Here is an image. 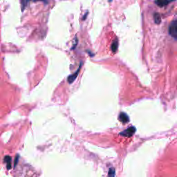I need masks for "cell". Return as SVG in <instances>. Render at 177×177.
I'll use <instances>...</instances> for the list:
<instances>
[{
	"instance_id": "cell-8",
	"label": "cell",
	"mask_w": 177,
	"mask_h": 177,
	"mask_svg": "<svg viewBox=\"0 0 177 177\" xmlns=\"http://www.w3.org/2000/svg\"><path fill=\"white\" fill-rule=\"evenodd\" d=\"M170 3V1H156V4L159 6H166L168 4Z\"/></svg>"
},
{
	"instance_id": "cell-9",
	"label": "cell",
	"mask_w": 177,
	"mask_h": 177,
	"mask_svg": "<svg viewBox=\"0 0 177 177\" xmlns=\"http://www.w3.org/2000/svg\"><path fill=\"white\" fill-rule=\"evenodd\" d=\"M115 176V170L114 168H110L109 171V177H114Z\"/></svg>"
},
{
	"instance_id": "cell-3",
	"label": "cell",
	"mask_w": 177,
	"mask_h": 177,
	"mask_svg": "<svg viewBox=\"0 0 177 177\" xmlns=\"http://www.w3.org/2000/svg\"><path fill=\"white\" fill-rule=\"evenodd\" d=\"M80 69H81V64L80 65V67L78 68V69L76 71V73H74L73 74H72V75L69 76V77H68V82H69V84H72L74 82V80L76 79V78H77V76H78V74H79V71Z\"/></svg>"
},
{
	"instance_id": "cell-2",
	"label": "cell",
	"mask_w": 177,
	"mask_h": 177,
	"mask_svg": "<svg viewBox=\"0 0 177 177\" xmlns=\"http://www.w3.org/2000/svg\"><path fill=\"white\" fill-rule=\"evenodd\" d=\"M136 132V129L134 127H130V128H128L127 130H124V132L120 133V135L126 136V137H130L133 134H134V132Z\"/></svg>"
},
{
	"instance_id": "cell-4",
	"label": "cell",
	"mask_w": 177,
	"mask_h": 177,
	"mask_svg": "<svg viewBox=\"0 0 177 177\" xmlns=\"http://www.w3.org/2000/svg\"><path fill=\"white\" fill-rule=\"evenodd\" d=\"M119 120L122 122H124V123H125V122H127L129 121V117L126 114L121 113L119 116Z\"/></svg>"
},
{
	"instance_id": "cell-1",
	"label": "cell",
	"mask_w": 177,
	"mask_h": 177,
	"mask_svg": "<svg viewBox=\"0 0 177 177\" xmlns=\"http://www.w3.org/2000/svg\"><path fill=\"white\" fill-rule=\"evenodd\" d=\"M169 33L172 37L177 39V20L171 22L169 27Z\"/></svg>"
},
{
	"instance_id": "cell-11",
	"label": "cell",
	"mask_w": 177,
	"mask_h": 177,
	"mask_svg": "<svg viewBox=\"0 0 177 177\" xmlns=\"http://www.w3.org/2000/svg\"><path fill=\"white\" fill-rule=\"evenodd\" d=\"M17 160H18V156H17V158H16V159H15V165L17 164Z\"/></svg>"
},
{
	"instance_id": "cell-7",
	"label": "cell",
	"mask_w": 177,
	"mask_h": 177,
	"mask_svg": "<svg viewBox=\"0 0 177 177\" xmlns=\"http://www.w3.org/2000/svg\"><path fill=\"white\" fill-rule=\"evenodd\" d=\"M154 21L156 24H159L160 21H161V19H160V15H158V13H156L154 15Z\"/></svg>"
},
{
	"instance_id": "cell-10",
	"label": "cell",
	"mask_w": 177,
	"mask_h": 177,
	"mask_svg": "<svg viewBox=\"0 0 177 177\" xmlns=\"http://www.w3.org/2000/svg\"><path fill=\"white\" fill-rule=\"evenodd\" d=\"M21 3H22V4H23V3H24V1H22V2H21ZM27 3H28V2H27V1H26V2H25V1H24V4H27ZM24 6H22V10H24Z\"/></svg>"
},
{
	"instance_id": "cell-5",
	"label": "cell",
	"mask_w": 177,
	"mask_h": 177,
	"mask_svg": "<svg viewBox=\"0 0 177 177\" xmlns=\"http://www.w3.org/2000/svg\"><path fill=\"white\" fill-rule=\"evenodd\" d=\"M4 161L6 163V167L8 170H10L11 168V156H6L4 158Z\"/></svg>"
},
{
	"instance_id": "cell-6",
	"label": "cell",
	"mask_w": 177,
	"mask_h": 177,
	"mask_svg": "<svg viewBox=\"0 0 177 177\" xmlns=\"http://www.w3.org/2000/svg\"><path fill=\"white\" fill-rule=\"evenodd\" d=\"M118 46V40H116L115 41H114L113 42V44H112V51H113L114 52H116V51H117Z\"/></svg>"
}]
</instances>
